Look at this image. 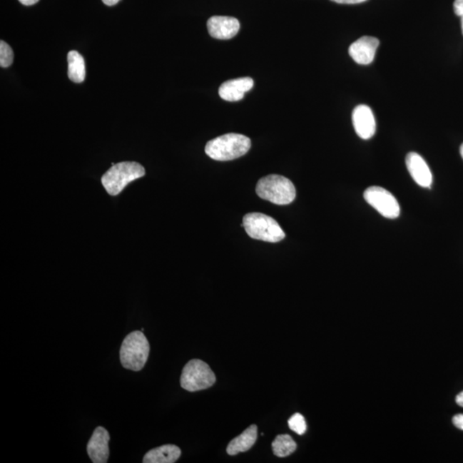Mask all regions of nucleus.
Returning a JSON list of instances; mask_svg holds the SVG:
<instances>
[{
    "instance_id": "1a4fd4ad",
    "label": "nucleus",
    "mask_w": 463,
    "mask_h": 463,
    "mask_svg": "<svg viewBox=\"0 0 463 463\" xmlns=\"http://www.w3.org/2000/svg\"><path fill=\"white\" fill-rule=\"evenodd\" d=\"M210 35L218 40H229L240 31L239 20L233 16H214L207 22Z\"/></svg>"
},
{
    "instance_id": "393cba45",
    "label": "nucleus",
    "mask_w": 463,
    "mask_h": 463,
    "mask_svg": "<svg viewBox=\"0 0 463 463\" xmlns=\"http://www.w3.org/2000/svg\"><path fill=\"white\" fill-rule=\"evenodd\" d=\"M456 402L457 403V405L463 407V392L457 395Z\"/></svg>"
},
{
    "instance_id": "9d476101",
    "label": "nucleus",
    "mask_w": 463,
    "mask_h": 463,
    "mask_svg": "<svg viewBox=\"0 0 463 463\" xmlns=\"http://www.w3.org/2000/svg\"><path fill=\"white\" fill-rule=\"evenodd\" d=\"M380 41L375 37L363 36L354 42L348 49L352 59L359 65L367 66L375 61Z\"/></svg>"
},
{
    "instance_id": "f8f14e48",
    "label": "nucleus",
    "mask_w": 463,
    "mask_h": 463,
    "mask_svg": "<svg viewBox=\"0 0 463 463\" xmlns=\"http://www.w3.org/2000/svg\"><path fill=\"white\" fill-rule=\"evenodd\" d=\"M406 166L416 184L424 188H431L432 173L422 156L417 153H409L406 157Z\"/></svg>"
},
{
    "instance_id": "a878e982",
    "label": "nucleus",
    "mask_w": 463,
    "mask_h": 463,
    "mask_svg": "<svg viewBox=\"0 0 463 463\" xmlns=\"http://www.w3.org/2000/svg\"><path fill=\"white\" fill-rule=\"evenodd\" d=\"M460 153H461V156H462V159H463V143L462 144V146L460 148Z\"/></svg>"
},
{
    "instance_id": "f03ea898",
    "label": "nucleus",
    "mask_w": 463,
    "mask_h": 463,
    "mask_svg": "<svg viewBox=\"0 0 463 463\" xmlns=\"http://www.w3.org/2000/svg\"><path fill=\"white\" fill-rule=\"evenodd\" d=\"M256 193L259 198L278 205H290L296 197V190L292 182L278 174L262 178L258 182Z\"/></svg>"
},
{
    "instance_id": "0eeeda50",
    "label": "nucleus",
    "mask_w": 463,
    "mask_h": 463,
    "mask_svg": "<svg viewBox=\"0 0 463 463\" xmlns=\"http://www.w3.org/2000/svg\"><path fill=\"white\" fill-rule=\"evenodd\" d=\"M364 198L385 218L396 219L400 215V205L397 198L385 188L372 186L365 190Z\"/></svg>"
},
{
    "instance_id": "4468645a",
    "label": "nucleus",
    "mask_w": 463,
    "mask_h": 463,
    "mask_svg": "<svg viewBox=\"0 0 463 463\" xmlns=\"http://www.w3.org/2000/svg\"><path fill=\"white\" fill-rule=\"evenodd\" d=\"M181 456V449L176 445L165 444L150 450L143 457V463H173Z\"/></svg>"
},
{
    "instance_id": "6e6552de",
    "label": "nucleus",
    "mask_w": 463,
    "mask_h": 463,
    "mask_svg": "<svg viewBox=\"0 0 463 463\" xmlns=\"http://www.w3.org/2000/svg\"><path fill=\"white\" fill-rule=\"evenodd\" d=\"M352 125L355 133L360 138L368 140L376 133V121L371 108L367 105H359L352 114Z\"/></svg>"
},
{
    "instance_id": "ddd939ff",
    "label": "nucleus",
    "mask_w": 463,
    "mask_h": 463,
    "mask_svg": "<svg viewBox=\"0 0 463 463\" xmlns=\"http://www.w3.org/2000/svg\"><path fill=\"white\" fill-rule=\"evenodd\" d=\"M253 79L240 78L227 81L220 85L219 95L227 101H238L244 98L246 92L253 88Z\"/></svg>"
},
{
    "instance_id": "39448f33",
    "label": "nucleus",
    "mask_w": 463,
    "mask_h": 463,
    "mask_svg": "<svg viewBox=\"0 0 463 463\" xmlns=\"http://www.w3.org/2000/svg\"><path fill=\"white\" fill-rule=\"evenodd\" d=\"M245 228L252 239L278 243L285 238V233L274 218L262 213H249L243 218Z\"/></svg>"
},
{
    "instance_id": "7ed1b4c3",
    "label": "nucleus",
    "mask_w": 463,
    "mask_h": 463,
    "mask_svg": "<svg viewBox=\"0 0 463 463\" xmlns=\"http://www.w3.org/2000/svg\"><path fill=\"white\" fill-rule=\"evenodd\" d=\"M150 343L143 331H133L123 341L120 356L123 367L139 372L146 365L150 355Z\"/></svg>"
},
{
    "instance_id": "dca6fc26",
    "label": "nucleus",
    "mask_w": 463,
    "mask_h": 463,
    "mask_svg": "<svg viewBox=\"0 0 463 463\" xmlns=\"http://www.w3.org/2000/svg\"><path fill=\"white\" fill-rule=\"evenodd\" d=\"M68 76L72 82L83 83L86 76L84 58L76 51H71L67 55Z\"/></svg>"
},
{
    "instance_id": "4be33fe9",
    "label": "nucleus",
    "mask_w": 463,
    "mask_h": 463,
    "mask_svg": "<svg viewBox=\"0 0 463 463\" xmlns=\"http://www.w3.org/2000/svg\"><path fill=\"white\" fill-rule=\"evenodd\" d=\"M331 1L337 4H344V5H355V4H360L367 1V0H331Z\"/></svg>"
},
{
    "instance_id": "20e7f679",
    "label": "nucleus",
    "mask_w": 463,
    "mask_h": 463,
    "mask_svg": "<svg viewBox=\"0 0 463 463\" xmlns=\"http://www.w3.org/2000/svg\"><path fill=\"white\" fill-rule=\"evenodd\" d=\"M146 174L142 165L134 161H124L113 164V167L101 178V184L108 193L117 196L126 186Z\"/></svg>"
},
{
    "instance_id": "2eb2a0df",
    "label": "nucleus",
    "mask_w": 463,
    "mask_h": 463,
    "mask_svg": "<svg viewBox=\"0 0 463 463\" xmlns=\"http://www.w3.org/2000/svg\"><path fill=\"white\" fill-rule=\"evenodd\" d=\"M257 439L258 427L252 424L228 444L227 452L230 456H235L240 452H248L256 443Z\"/></svg>"
},
{
    "instance_id": "f3484780",
    "label": "nucleus",
    "mask_w": 463,
    "mask_h": 463,
    "mask_svg": "<svg viewBox=\"0 0 463 463\" xmlns=\"http://www.w3.org/2000/svg\"><path fill=\"white\" fill-rule=\"evenodd\" d=\"M297 444L288 434L278 435L272 443V449L276 457H286L295 452Z\"/></svg>"
},
{
    "instance_id": "b1692460",
    "label": "nucleus",
    "mask_w": 463,
    "mask_h": 463,
    "mask_svg": "<svg viewBox=\"0 0 463 463\" xmlns=\"http://www.w3.org/2000/svg\"><path fill=\"white\" fill-rule=\"evenodd\" d=\"M120 1L121 0H103V2L105 4V5H107L108 6H116V4Z\"/></svg>"
},
{
    "instance_id": "5701e85b",
    "label": "nucleus",
    "mask_w": 463,
    "mask_h": 463,
    "mask_svg": "<svg viewBox=\"0 0 463 463\" xmlns=\"http://www.w3.org/2000/svg\"><path fill=\"white\" fill-rule=\"evenodd\" d=\"M20 3H22L24 6H33L35 5L39 0H19Z\"/></svg>"
},
{
    "instance_id": "a211bd4d",
    "label": "nucleus",
    "mask_w": 463,
    "mask_h": 463,
    "mask_svg": "<svg viewBox=\"0 0 463 463\" xmlns=\"http://www.w3.org/2000/svg\"><path fill=\"white\" fill-rule=\"evenodd\" d=\"M288 427L299 435H303L307 430V422L302 414L296 413L288 419Z\"/></svg>"
},
{
    "instance_id": "f257e3e1",
    "label": "nucleus",
    "mask_w": 463,
    "mask_h": 463,
    "mask_svg": "<svg viewBox=\"0 0 463 463\" xmlns=\"http://www.w3.org/2000/svg\"><path fill=\"white\" fill-rule=\"evenodd\" d=\"M252 146L246 136L228 133L208 142L205 153L211 159L220 161H232L243 156Z\"/></svg>"
},
{
    "instance_id": "aec40b11",
    "label": "nucleus",
    "mask_w": 463,
    "mask_h": 463,
    "mask_svg": "<svg viewBox=\"0 0 463 463\" xmlns=\"http://www.w3.org/2000/svg\"><path fill=\"white\" fill-rule=\"evenodd\" d=\"M454 11L462 20V31L463 34V0H454Z\"/></svg>"
},
{
    "instance_id": "412c9836",
    "label": "nucleus",
    "mask_w": 463,
    "mask_h": 463,
    "mask_svg": "<svg viewBox=\"0 0 463 463\" xmlns=\"http://www.w3.org/2000/svg\"><path fill=\"white\" fill-rule=\"evenodd\" d=\"M453 424L463 431V414H457L453 417Z\"/></svg>"
},
{
    "instance_id": "423d86ee",
    "label": "nucleus",
    "mask_w": 463,
    "mask_h": 463,
    "mask_svg": "<svg viewBox=\"0 0 463 463\" xmlns=\"http://www.w3.org/2000/svg\"><path fill=\"white\" fill-rule=\"evenodd\" d=\"M215 373L209 365L200 360H190L183 368L180 377L181 387L195 392L211 387L215 383Z\"/></svg>"
},
{
    "instance_id": "6ab92c4d",
    "label": "nucleus",
    "mask_w": 463,
    "mask_h": 463,
    "mask_svg": "<svg viewBox=\"0 0 463 463\" xmlns=\"http://www.w3.org/2000/svg\"><path fill=\"white\" fill-rule=\"evenodd\" d=\"M14 57L11 46L6 41H0V66L6 68L11 66Z\"/></svg>"
},
{
    "instance_id": "9b49d317",
    "label": "nucleus",
    "mask_w": 463,
    "mask_h": 463,
    "mask_svg": "<svg viewBox=\"0 0 463 463\" xmlns=\"http://www.w3.org/2000/svg\"><path fill=\"white\" fill-rule=\"evenodd\" d=\"M109 433L103 427H98L93 432L87 445V452L92 462L106 463L109 457Z\"/></svg>"
}]
</instances>
